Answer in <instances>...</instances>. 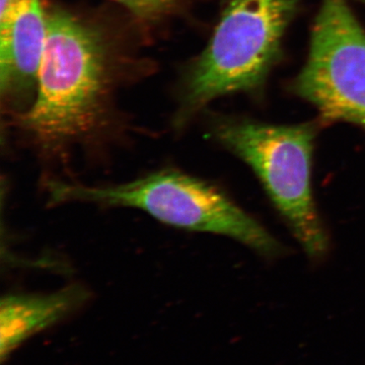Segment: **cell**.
I'll return each instance as SVG.
<instances>
[{
	"instance_id": "cell-6",
	"label": "cell",
	"mask_w": 365,
	"mask_h": 365,
	"mask_svg": "<svg viewBox=\"0 0 365 365\" xmlns=\"http://www.w3.org/2000/svg\"><path fill=\"white\" fill-rule=\"evenodd\" d=\"M47 13L41 0H18L0 16L2 98L36 88L47 35Z\"/></svg>"
},
{
	"instance_id": "cell-9",
	"label": "cell",
	"mask_w": 365,
	"mask_h": 365,
	"mask_svg": "<svg viewBox=\"0 0 365 365\" xmlns=\"http://www.w3.org/2000/svg\"><path fill=\"white\" fill-rule=\"evenodd\" d=\"M16 1H18V0H1V1H0L1 2V4H0V9H0V11H1L0 16L7 13V11H9V9H11Z\"/></svg>"
},
{
	"instance_id": "cell-5",
	"label": "cell",
	"mask_w": 365,
	"mask_h": 365,
	"mask_svg": "<svg viewBox=\"0 0 365 365\" xmlns=\"http://www.w3.org/2000/svg\"><path fill=\"white\" fill-rule=\"evenodd\" d=\"M292 91L314 106L323 121L365 131V31L347 0H322L309 56Z\"/></svg>"
},
{
	"instance_id": "cell-8",
	"label": "cell",
	"mask_w": 365,
	"mask_h": 365,
	"mask_svg": "<svg viewBox=\"0 0 365 365\" xmlns=\"http://www.w3.org/2000/svg\"><path fill=\"white\" fill-rule=\"evenodd\" d=\"M123 6L139 20L155 21L172 13L181 0H113Z\"/></svg>"
},
{
	"instance_id": "cell-4",
	"label": "cell",
	"mask_w": 365,
	"mask_h": 365,
	"mask_svg": "<svg viewBox=\"0 0 365 365\" xmlns=\"http://www.w3.org/2000/svg\"><path fill=\"white\" fill-rule=\"evenodd\" d=\"M211 129L220 145L253 170L307 256L314 260L324 258L329 237L312 186L318 125H273L247 118L220 117Z\"/></svg>"
},
{
	"instance_id": "cell-3",
	"label": "cell",
	"mask_w": 365,
	"mask_h": 365,
	"mask_svg": "<svg viewBox=\"0 0 365 365\" xmlns=\"http://www.w3.org/2000/svg\"><path fill=\"white\" fill-rule=\"evenodd\" d=\"M299 4V0H230L207 47L190 67L178 126L216 98L263 90Z\"/></svg>"
},
{
	"instance_id": "cell-7",
	"label": "cell",
	"mask_w": 365,
	"mask_h": 365,
	"mask_svg": "<svg viewBox=\"0 0 365 365\" xmlns=\"http://www.w3.org/2000/svg\"><path fill=\"white\" fill-rule=\"evenodd\" d=\"M86 285L71 283L46 294L11 292L0 304V360L11 359L34 336L58 325L90 302Z\"/></svg>"
},
{
	"instance_id": "cell-2",
	"label": "cell",
	"mask_w": 365,
	"mask_h": 365,
	"mask_svg": "<svg viewBox=\"0 0 365 365\" xmlns=\"http://www.w3.org/2000/svg\"><path fill=\"white\" fill-rule=\"evenodd\" d=\"M46 191L50 205L138 209L179 230L232 237L266 257L282 252L272 235L225 192L176 168H163L119 184L95 186L48 180Z\"/></svg>"
},
{
	"instance_id": "cell-1",
	"label": "cell",
	"mask_w": 365,
	"mask_h": 365,
	"mask_svg": "<svg viewBox=\"0 0 365 365\" xmlns=\"http://www.w3.org/2000/svg\"><path fill=\"white\" fill-rule=\"evenodd\" d=\"M106 43L78 16L52 9L36 95L18 124L48 157L97 134L105 122L109 86Z\"/></svg>"
},
{
	"instance_id": "cell-10",
	"label": "cell",
	"mask_w": 365,
	"mask_h": 365,
	"mask_svg": "<svg viewBox=\"0 0 365 365\" xmlns=\"http://www.w3.org/2000/svg\"><path fill=\"white\" fill-rule=\"evenodd\" d=\"M361 1H362V2H364V4H365V0H361Z\"/></svg>"
}]
</instances>
